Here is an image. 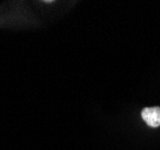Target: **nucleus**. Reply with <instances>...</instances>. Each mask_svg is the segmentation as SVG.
Returning a JSON list of instances; mask_svg holds the SVG:
<instances>
[{
    "instance_id": "f257e3e1",
    "label": "nucleus",
    "mask_w": 160,
    "mask_h": 150,
    "mask_svg": "<svg viewBox=\"0 0 160 150\" xmlns=\"http://www.w3.org/2000/svg\"><path fill=\"white\" fill-rule=\"evenodd\" d=\"M141 116L148 126L151 127L160 126V107H146L142 109Z\"/></svg>"
}]
</instances>
